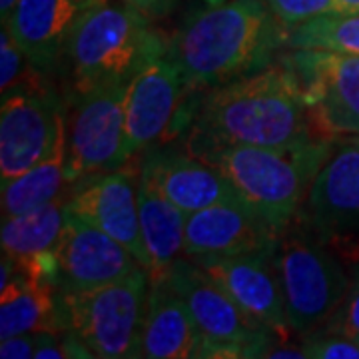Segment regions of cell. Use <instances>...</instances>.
I'll return each mask as SVG.
<instances>
[{
  "label": "cell",
  "mask_w": 359,
  "mask_h": 359,
  "mask_svg": "<svg viewBox=\"0 0 359 359\" xmlns=\"http://www.w3.org/2000/svg\"><path fill=\"white\" fill-rule=\"evenodd\" d=\"M327 138L316 124L299 82L280 62L210 88L196 106L188 152L200 156L218 146L294 148Z\"/></svg>",
  "instance_id": "cell-1"
},
{
  "label": "cell",
  "mask_w": 359,
  "mask_h": 359,
  "mask_svg": "<svg viewBox=\"0 0 359 359\" xmlns=\"http://www.w3.org/2000/svg\"><path fill=\"white\" fill-rule=\"evenodd\" d=\"M285 26L264 0H222L194 13L168 44L190 90L216 88L266 70Z\"/></svg>",
  "instance_id": "cell-2"
},
{
  "label": "cell",
  "mask_w": 359,
  "mask_h": 359,
  "mask_svg": "<svg viewBox=\"0 0 359 359\" xmlns=\"http://www.w3.org/2000/svg\"><path fill=\"white\" fill-rule=\"evenodd\" d=\"M334 140H318L294 148L218 146L200 156L228 178L236 194L282 233L308 198Z\"/></svg>",
  "instance_id": "cell-3"
},
{
  "label": "cell",
  "mask_w": 359,
  "mask_h": 359,
  "mask_svg": "<svg viewBox=\"0 0 359 359\" xmlns=\"http://www.w3.org/2000/svg\"><path fill=\"white\" fill-rule=\"evenodd\" d=\"M166 52L168 44L152 28L148 14L126 2L106 0L82 14L68 40L66 56L74 88L86 92L104 84H130Z\"/></svg>",
  "instance_id": "cell-4"
},
{
  "label": "cell",
  "mask_w": 359,
  "mask_h": 359,
  "mask_svg": "<svg viewBox=\"0 0 359 359\" xmlns=\"http://www.w3.org/2000/svg\"><path fill=\"white\" fill-rule=\"evenodd\" d=\"M271 262L282 285L285 323L299 337L321 330L346 299L351 273L299 216L278 236Z\"/></svg>",
  "instance_id": "cell-5"
},
{
  "label": "cell",
  "mask_w": 359,
  "mask_h": 359,
  "mask_svg": "<svg viewBox=\"0 0 359 359\" xmlns=\"http://www.w3.org/2000/svg\"><path fill=\"white\" fill-rule=\"evenodd\" d=\"M150 276L144 268L92 290L60 292L68 330L94 358H140Z\"/></svg>",
  "instance_id": "cell-6"
},
{
  "label": "cell",
  "mask_w": 359,
  "mask_h": 359,
  "mask_svg": "<svg viewBox=\"0 0 359 359\" xmlns=\"http://www.w3.org/2000/svg\"><path fill=\"white\" fill-rule=\"evenodd\" d=\"M164 278L204 337L202 358H266L278 334L238 308L190 257H178Z\"/></svg>",
  "instance_id": "cell-7"
},
{
  "label": "cell",
  "mask_w": 359,
  "mask_h": 359,
  "mask_svg": "<svg viewBox=\"0 0 359 359\" xmlns=\"http://www.w3.org/2000/svg\"><path fill=\"white\" fill-rule=\"evenodd\" d=\"M297 216L349 273L359 269V136L335 138Z\"/></svg>",
  "instance_id": "cell-8"
},
{
  "label": "cell",
  "mask_w": 359,
  "mask_h": 359,
  "mask_svg": "<svg viewBox=\"0 0 359 359\" xmlns=\"http://www.w3.org/2000/svg\"><path fill=\"white\" fill-rule=\"evenodd\" d=\"M130 84L78 92L66 118V172L74 186L130 162L126 152V94Z\"/></svg>",
  "instance_id": "cell-9"
},
{
  "label": "cell",
  "mask_w": 359,
  "mask_h": 359,
  "mask_svg": "<svg viewBox=\"0 0 359 359\" xmlns=\"http://www.w3.org/2000/svg\"><path fill=\"white\" fill-rule=\"evenodd\" d=\"M280 62L299 82L313 120L327 138L359 136V56L294 50Z\"/></svg>",
  "instance_id": "cell-10"
},
{
  "label": "cell",
  "mask_w": 359,
  "mask_h": 359,
  "mask_svg": "<svg viewBox=\"0 0 359 359\" xmlns=\"http://www.w3.org/2000/svg\"><path fill=\"white\" fill-rule=\"evenodd\" d=\"M58 98L46 86L2 94L0 108V176L18 178L50 154L65 130Z\"/></svg>",
  "instance_id": "cell-11"
},
{
  "label": "cell",
  "mask_w": 359,
  "mask_h": 359,
  "mask_svg": "<svg viewBox=\"0 0 359 359\" xmlns=\"http://www.w3.org/2000/svg\"><path fill=\"white\" fill-rule=\"evenodd\" d=\"M138 178L140 170L136 172L128 162L110 172L90 176L74 186L68 210L112 236L148 271V256L140 228Z\"/></svg>",
  "instance_id": "cell-12"
},
{
  "label": "cell",
  "mask_w": 359,
  "mask_h": 359,
  "mask_svg": "<svg viewBox=\"0 0 359 359\" xmlns=\"http://www.w3.org/2000/svg\"><path fill=\"white\" fill-rule=\"evenodd\" d=\"M186 92H190L178 65L168 56L132 78L126 94V152L132 160L176 128Z\"/></svg>",
  "instance_id": "cell-13"
},
{
  "label": "cell",
  "mask_w": 359,
  "mask_h": 359,
  "mask_svg": "<svg viewBox=\"0 0 359 359\" xmlns=\"http://www.w3.org/2000/svg\"><path fill=\"white\" fill-rule=\"evenodd\" d=\"M190 259L204 269L219 290L252 320L287 341L292 332L285 323L282 285L271 254H208L190 256Z\"/></svg>",
  "instance_id": "cell-14"
},
{
  "label": "cell",
  "mask_w": 359,
  "mask_h": 359,
  "mask_svg": "<svg viewBox=\"0 0 359 359\" xmlns=\"http://www.w3.org/2000/svg\"><path fill=\"white\" fill-rule=\"evenodd\" d=\"M56 256V285L60 292L92 290L142 268L120 242L68 210Z\"/></svg>",
  "instance_id": "cell-15"
},
{
  "label": "cell",
  "mask_w": 359,
  "mask_h": 359,
  "mask_svg": "<svg viewBox=\"0 0 359 359\" xmlns=\"http://www.w3.org/2000/svg\"><path fill=\"white\" fill-rule=\"evenodd\" d=\"M278 231L240 196L186 218L184 256L271 254Z\"/></svg>",
  "instance_id": "cell-16"
},
{
  "label": "cell",
  "mask_w": 359,
  "mask_h": 359,
  "mask_svg": "<svg viewBox=\"0 0 359 359\" xmlns=\"http://www.w3.org/2000/svg\"><path fill=\"white\" fill-rule=\"evenodd\" d=\"M106 0H18L2 25L11 30L32 65L46 70L66 54L82 14Z\"/></svg>",
  "instance_id": "cell-17"
},
{
  "label": "cell",
  "mask_w": 359,
  "mask_h": 359,
  "mask_svg": "<svg viewBox=\"0 0 359 359\" xmlns=\"http://www.w3.org/2000/svg\"><path fill=\"white\" fill-rule=\"evenodd\" d=\"M202 351L204 337L196 327L184 302L170 287L164 273L150 276L140 358L190 359L202 358Z\"/></svg>",
  "instance_id": "cell-18"
},
{
  "label": "cell",
  "mask_w": 359,
  "mask_h": 359,
  "mask_svg": "<svg viewBox=\"0 0 359 359\" xmlns=\"http://www.w3.org/2000/svg\"><path fill=\"white\" fill-rule=\"evenodd\" d=\"M142 170L186 216L238 196L218 168L194 156L156 152L146 158Z\"/></svg>",
  "instance_id": "cell-19"
},
{
  "label": "cell",
  "mask_w": 359,
  "mask_h": 359,
  "mask_svg": "<svg viewBox=\"0 0 359 359\" xmlns=\"http://www.w3.org/2000/svg\"><path fill=\"white\" fill-rule=\"evenodd\" d=\"M62 294L50 278L16 268L11 283L0 290V339L32 332H66Z\"/></svg>",
  "instance_id": "cell-20"
},
{
  "label": "cell",
  "mask_w": 359,
  "mask_h": 359,
  "mask_svg": "<svg viewBox=\"0 0 359 359\" xmlns=\"http://www.w3.org/2000/svg\"><path fill=\"white\" fill-rule=\"evenodd\" d=\"M138 208L142 240L148 256V276L164 273L184 254L188 216L168 200L142 168L138 178Z\"/></svg>",
  "instance_id": "cell-21"
},
{
  "label": "cell",
  "mask_w": 359,
  "mask_h": 359,
  "mask_svg": "<svg viewBox=\"0 0 359 359\" xmlns=\"http://www.w3.org/2000/svg\"><path fill=\"white\" fill-rule=\"evenodd\" d=\"M72 186L66 172V126L50 154L18 178L2 182V219L20 216L56 200H70Z\"/></svg>",
  "instance_id": "cell-22"
},
{
  "label": "cell",
  "mask_w": 359,
  "mask_h": 359,
  "mask_svg": "<svg viewBox=\"0 0 359 359\" xmlns=\"http://www.w3.org/2000/svg\"><path fill=\"white\" fill-rule=\"evenodd\" d=\"M68 214V200L25 212L20 216L2 219V252L16 262H30L54 256L62 238Z\"/></svg>",
  "instance_id": "cell-23"
},
{
  "label": "cell",
  "mask_w": 359,
  "mask_h": 359,
  "mask_svg": "<svg viewBox=\"0 0 359 359\" xmlns=\"http://www.w3.org/2000/svg\"><path fill=\"white\" fill-rule=\"evenodd\" d=\"M292 50H327L359 56V13H334L285 30Z\"/></svg>",
  "instance_id": "cell-24"
},
{
  "label": "cell",
  "mask_w": 359,
  "mask_h": 359,
  "mask_svg": "<svg viewBox=\"0 0 359 359\" xmlns=\"http://www.w3.org/2000/svg\"><path fill=\"white\" fill-rule=\"evenodd\" d=\"M39 70L40 68L28 60V56L18 46L11 30L2 25V34H0V90L2 94L22 88H42L44 84H42Z\"/></svg>",
  "instance_id": "cell-25"
},
{
  "label": "cell",
  "mask_w": 359,
  "mask_h": 359,
  "mask_svg": "<svg viewBox=\"0 0 359 359\" xmlns=\"http://www.w3.org/2000/svg\"><path fill=\"white\" fill-rule=\"evenodd\" d=\"M302 347L308 359H359V339L327 330L304 335Z\"/></svg>",
  "instance_id": "cell-26"
},
{
  "label": "cell",
  "mask_w": 359,
  "mask_h": 359,
  "mask_svg": "<svg viewBox=\"0 0 359 359\" xmlns=\"http://www.w3.org/2000/svg\"><path fill=\"white\" fill-rule=\"evenodd\" d=\"M285 30L323 14L341 13L337 0H264Z\"/></svg>",
  "instance_id": "cell-27"
},
{
  "label": "cell",
  "mask_w": 359,
  "mask_h": 359,
  "mask_svg": "<svg viewBox=\"0 0 359 359\" xmlns=\"http://www.w3.org/2000/svg\"><path fill=\"white\" fill-rule=\"evenodd\" d=\"M321 330L359 339V269L351 271V285L341 308L337 309V313Z\"/></svg>",
  "instance_id": "cell-28"
},
{
  "label": "cell",
  "mask_w": 359,
  "mask_h": 359,
  "mask_svg": "<svg viewBox=\"0 0 359 359\" xmlns=\"http://www.w3.org/2000/svg\"><path fill=\"white\" fill-rule=\"evenodd\" d=\"M39 332L18 334L0 341V358L2 359H30L36 353Z\"/></svg>",
  "instance_id": "cell-29"
},
{
  "label": "cell",
  "mask_w": 359,
  "mask_h": 359,
  "mask_svg": "<svg viewBox=\"0 0 359 359\" xmlns=\"http://www.w3.org/2000/svg\"><path fill=\"white\" fill-rule=\"evenodd\" d=\"M122 2L138 8L148 16H162L172 6V0H122Z\"/></svg>",
  "instance_id": "cell-30"
},
{
  "label": "cell",
  "mask_w": 359,
  "mask_h": 359,
  "mask_svg": "<svg viewBox=\"0 0 359 359\" xmlns=\"http://www.w3.org/2000/svg\"><path fill=\"white\" fill-rule=\"evenodd\" d=\"M269 359H308L306 351L302 346H294V344H285L282 341L280 346H271L266 353Z\"/></svg>",
  "instance_id": "cell-31"
},
{
  "label": "cell",
  "mask_w": 359,
  "mask_h": 359,
  "mask_svg": "<svg viewBox=\"0 0 359 359\" xmlns=\"http://www.w3.org/2000/svg\"><path fill=\"white\" fill-rule=\"evenodd\" d=\"M18 4V0H0V14H2V22H6L13 14L14 6Z\"/></svg>",
  "instance_id": "cell-32"
},
{
  "label": "cell",
  "mask_w": 359,
  "mask_h": 359,
  "mask_svg": "<svg viewBox=\"0 0 359 359\" xmlns=\"http://www.w3.org/2000/svg\"><path fill=\"white\" fill-rule=\"evenodd\" d=\"M341 13H359V0H337Z\"/></svg>",
  "instance_id": "cell-33"
}]
</instances>
